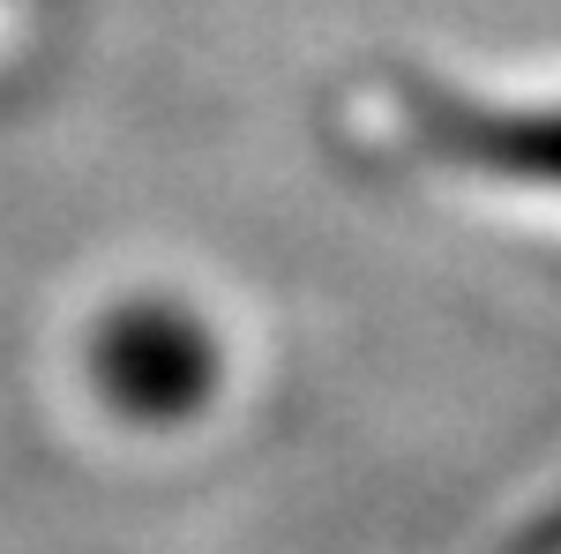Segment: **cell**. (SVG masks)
<instances>
[{
    "mask_svg": "<svg viewBox=\"0 0 561 554\" xmlns=\"http://www.w3.org/2000/svg\"><path fill=\"white\" fill-rule=\"evenodd\" d=\"M404 128L420 135L434 158L510 172V180H531V188H561V113H486V105L412 98Z\"/></svg>",
    "mask_w": 561,
    "mask_h": 554,
    "instance_id": "1",
    "label": "cell"
},
{
    "mask_svg": "<svg viewBox=\"0 0 561 554\" xmlns=\"http://www.w3.org/2000/svg\"><path fill=\"white\" fill-rule=\"evenodd\" d=\"M105 389L128 412H187L210 389V344L180 315H121L105 330Z\"/></svg>",
    "mask_w": 561,
    "mask_h": 554,
    "instance_id": "2",
    "label": "cell"
}]
</instances>
